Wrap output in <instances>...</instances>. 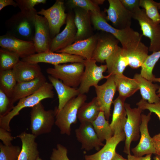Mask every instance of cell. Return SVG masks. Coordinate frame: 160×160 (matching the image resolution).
Wrapping results in <instances>:
<instances>
[{"label":"cell","instance_id":"obj_1","mask_svg":"<svg viewBox=\"0 0 160 160\" xmlns=\"http://www.w3.org/2000/svg\"><path fill=\"white\" fill-rule=\"evenodd\" d=\"M36 9L20 11L12 16L5 23L7 33L21 40L33 41L35 31Z\"/></svg>","mask_w":160,"mask_h":160},{"label":"cell","instance_id":"obj_2","mask_svg":"<svg viewBox=\"0 0 160 160\" xmlns=\"http://www.w3.org/2000/svg\"><path fill=\"white\" fill-rule=\"evenodd\" d=\"M53 89L52 84L47 81L35 92L20 99L9 113L4 116L0 117V128L10 132L9 124L11 120L18 115L19 112L24 108H31L44 99L53 98L54 93Z\"/></svg>","mask_w":160,"mask_h":160},{"label":"cell","instance_id":"obj_3","mask_svg":"<svg viewBox=\"0 0 160 160\" xmlns=\"http://www.w3.org/2000/svg\"><path fill=\"white\" fill-rule=\"evenodd\" d=\"M87 99L85 94H80L70 100L60 110L55 107V124L61 134L71 135V126L76 123L79 110Z\"/></svg>","mask_w":160,"mask_h":160},{"label":"cell","instance_id":"obj_4","mask_svg":"<svg viewBox=\"0 0 160 160\" xmlns=\"http://www.w3.org/2000/svg\"><path fill=\"white\" fill-rule=\"evenodd\" d=\"M92 24L97 30L109 33L115 36L124 48L132 43L141 40L142 35L131 28L122 30L117 29L110 25L101 13L90 12Z\"/></svg>","mask_w":160,"mask_h":160},{"label":"cell","instance_id":"obj_5","mask_svg":"<svg viewBox=\"0 0 160 160\" xmlns=\"http://www.w3.org/2000/svg\"><path fill=\"white\" fill-rule=\"evenodd\" d=\"M84 70V63L78 62L54 65L53 68H47L46 72L65 84L77 88L80 84Z\"/></svg>","mask_w":160,"mask_h":160},{"label":"cell","instance_id":"obj_6","mask_svg":"<svg viewBox=\"0 0 160 160\" xmlns=\"http://www.w3.org/2000/svg\"><path fill=\"white\" fill-rule=\"evenodd\" d=\"M30 128L36 137L50 132L55 122L54 110H46L41 102L31 108Z\"/></svg>","mask_w":160,"mask_h":160},{"label":"cell","instance_id":"obj_7","mask_svg":"<svg viewBox=\"0 0 160 160\" xmlns=\"http://www.w3.org/2000/svg\"><path fill=\"white\" fill-rule=\"evenodd\" d=\"M132 18L137 20L140 26L142 35L150 40L149 51L153 52L160 50V24L155 23L148 17L145 10L140 7L132 12Z\"/></svg>","mask_w":160,"mask_h":160},{"label":"cell","instance_id":"obj_8","mask_svg":"<svg viewBox=\"0 0 160 160\" xmlns=\"http://www.w3.org/2000/svg\"><path fill=\"white\" fill-rule=\"evenodd\" d=\"M127 114L124 131L126 138L123 152L126 154H131L130 148L132 141H135L139 138L140 126L141 123V114L143 111L140 108H132L130 105L125 103Z\"/></svg>","mask_w":160,"mask_h":160},{"label":"cell","instance_id":"obj_9","mask_svg":"<svg viewBox=\"0 0 160 160\" xmlns=\"http://www.w3.org/2000/svg\"><path fill=\"white\" fill-rule=\"evenodd\" d=\"M96 63L92 59L85 60L84 62V70L78 88L80 94L88 93L91 87L98 85L100 81L109 77V75L105 76L103 74L107 70L106 65L98 66Z\"/></svg>","mask_w":160,"mask_h":160},{"label":"cell","instance_id":"obj_10","mask_svg":"<svg viewBox=\"0 0 160 160\" xmlns=\"http://www.w3.org/2000/svg\"><path fill=\"white\" fill-rule=\"evenodd\" d=\"M63 0H57L50 8L41 9L37 12L38 15H43L49 24L51 37L52 39L59 33L62 26L66 23L67 14Z\"/></svg>","mask_w":160,"mask_h":160},{"label":"cell","instance_id":"obj_11","mask_svg":"<svg viewBox=\"0 0 160 160\" xmlns=\"http://www.w3.org/2000/svg\"><path fill=\"white\" fill-rule=\"evenodd\" d=\"M109 7L105 9L106 20L111 21L113 26L118 29L131 28L132 13L126 9L120 0H108Z\"/></svg>","mask_w":160,"mask_h":160},{"label":"cell","instance_id":"obj_12","mask_svg":"<svg viewBox=\"0 0 160 160\" xmlns=\"http://www.w3.org/2000/svg\"><path fill=\"white\" fill-rule=\"evenodd\" d=\"M85 60L83 57L76 55L49 51L36 53L26 58L22 59L21 60L32 63H48L54 66L68 63H84Z\"/></svg>","mask_w":160,"mask_h":160},{"label":"cell","instance_id":"obj_13","mask_svg":"<svg viewBox=\"0 0 160 160\" xmlns=\"http://www.w3.org/2000/svg\"><path fill=\"white\" fill-rule=\"evenodd\" d=\"M109 75V77L104 84L94 87L96 97L100 111L103 112L107 120H108L111 116V106L116 90L113 76Z\"/></svg>","mask_w":160,"mask_h":160},{"label":"cell","instance_id":"obj_14","mask_svg":"<svg viewBox=\"0 0 160 160\" xmlns=\"http://www.w3.org/2000/svg\"><path fill=\"white\" fill-rule=\"evenodd\" d=\"M35 31L33 42L37 53L50 51L52 41L48 22L42 16L35 17Z\"/></svg>","mask_w":160,"mask_h":160},{"label":"cell","instance_id":"obj_15","mask_svg":"<svg viewBox=\"0 0 160 160\" xmlns=\"http://www.w3.org/2000/svg\"><path fill=\"white\" fill-rule=\"evenodd\" d=\"M0 46L16 53L22 59L36 52L33 41L21 40L7 33L0 36Z\"/></svg>","mask_w":160,"mask_h":160},{"label":"cell","instance_id":"obj_16","mask_svg":"<svg viewBox=\"0 0 160 160\" xmlns=\"http://www.w3.org/2000/svg\"><path fill=\"white\" fill-rule=\"evenodd\" d=\"M76 33L74 16L69 13L64 29L52 39L50 51L56 52L73 44L75 41Z\"/></svg>","mask_w":160,"mask_h":160},{"label":"cell","instance_id":"obj_17","mask_svg":"<svg viewBox=\"0 0 160 160\" xmlns=\"http://www.w3.org/2000/svg\"><path fill=\"white\" fill-rule=\"evenodd\" d=\"M75 132L77 140L81 144V149L89 151L95 148L98 151L101 146L104 145L98 138L91 122L80 123Z\"/></svg>","mask_w":160,"mask_h":160},{"label":"cell","instance_id":"obj_18","mask_svg":"<svg viewBox=\"0 0 160 160\" xmlns=\"http://www.w3.org/2000/svg\"><path fill=\"white\" fill-rule=\"evenodd\" d=\"M151 114L150 112L147 115L141 114L140 140L137 145L131 149L135 156H143L145 155L156 154L153 138L150 136L148 129V124L151 119Z\"/></svg>","mask_w":160,"mask_h":160},{"label":"cell","instance_id":"obj_19","mask_svg":"<svg viewBox=\"0 0 160 160\" xmlns=\"http://www.w3.org/2000/svg\"><path fill=\"white\" fill-rule=\"evenodd\" d=\"M99 34L97 43L92 59L101 63L105 61L119 46V41L113 35L103 32Z\"/></svg>","mask_w":160,"mask_h":160},{"label":"cell","instance_id":"obj_20","mask_svg":"<svg viewBox=\"0 0 160 160\" xmlns=\"http://www.w3.org/2000/svg\"><path fill=\"white\" fill-rule=\"evenodd\" d=\"M98 37L99 34L93 35L86 39L76 41L69 46L55 52L76 55L83 57L85 60L92 59Z\"/></svg>","mask_w":160,"mask_h":160},{"label":"cell","instance_id":"obj_21","mask_svg":"<svg viewBox=\"0 0 160 160\" xmlns=\"http://www.w3.org/2000/svg\"><path fill=\"white\" fill-rule=\"evenodd\" d=\"M122 49L128 65L133 69L141 67L148 55V48L141 40L132 43Z\"/></svg>","mask_w":160,"mask_h":160},{"label":"cell","instance_id":"obj_22","mask_svg":"<svg viewBox=\"0 0 160 160\" xmlns=\"http://www.w3.org/2000/svg\"><path fill=\"white\" fill-rule=\"evenodd\" d=\"M73 9L74 22L77 29L75 41L86 39L92 36L90 12L78 7Z\"/></svg>","mask_w":160,"mask_h":160},{"label":"cell","instance_id":"obj_23","mask_svg":"<svg viewBox=\"0 0 160 160\" xmlns=\"http://www.w3.org/2000/svg\"><path fill=\"white\" fill-rule=\"evenodd\" d=\"M46 82L45 77L42 74L33 80L17 82L11 98L12 103L14 104L20 99L33 94L41 88Z\"/></svg>","mask_w":160,"mask_h":160},{"label":"cell","instance_id":"obj_24","mask_svg":"<svg viewBox=\"0 0 160 160\" xmlns=\"http://www.w3.org/2000/svg\"><path fill=\"white\" fill-rule=\"evenodd\" d=\"M124 131L114 135L111 138L106 141L103 147L96 153L86 155L85 160H111L116 152V148L119 143L125 140Z\"/></svg>","mask_w":160,"mask_h":160},{"label":"cell","instance_id":"obj_25","mask_svg":"<svg viewBox=\"0 0 160 160\" xmlns=\"http://www.w3.org/2000/svg\"><path fill=\"white\" fill-rule=\"evenodd\" d=\"M17 82L33 80L43 74L38 63L20 60L12 69Z\"/></svg>","mask_w":160,"mask_h":160},{"label":"cell","instance_id":"obj_26","mask_svg":"<svg viewBox=\"0 0 160 160\" xmlns=\"http://www.w3.org/2000/svg\"><path fill=\"white\" fill-rule=\"evenodd\" d=\"M126 98L119 96L113 102L114 108L110 126L114 135L124 131L127 120V114L125 108Z\"/></svg>","mask_w":160,"mask_h":160},{"label":"cell","instance_id":"obj_27","mask_svg":"<svg viewBox=\"0 0 160 160\" xmlns=\"http://www.w3.org/2000/svg\"><path fill=\"white\" fill-rule=\"evenodd\" d=\"M48 78L57 93L59 103L57 108L59 110H61L70 100L80 94L78 88L68 86L61 81L50 75L48 76Z\"/></svg>","mask_w":160,"mask_h":160},{"label":"cell","instance_id":"obj_28","mask_svg":"<svg viewBox=\"0 0 160 160\" xmlns=\"http://www.w3.org/2000/svg\"><path fill=\"white\" fill-rule=\"evenodd\" d=\"M16 137L20 138L22 146L18 160H36L39 157L36 137L32 134L22 132Z\"/></svg>","mask_w":160,"mask_h":160},{"label":"cell","instance_id":"obj_29","mask_svg":"<svg viewBox=\"0 0 160 160\" xmlns=\"http://www.w3.org/2000/svg\"><path fill=\"white\" fill-rule=\"evenodd\" d=\"M133 79L136 81L142 99L150 103H154L160 101V98L156 93L159 86L142 76L140 74L136 73Z\"/></svg>","mask_w":160,"mask_h":160},{"label":"cell","instance_id":"obj_30","mask_svg":"<svg viewBox=\"0 0 160 160\" xmlns=\"http://www.w3.org/2000/svg\"><path fill=\"white\" fill-rule=\"evenodd\" d=\"M105 61L108 74L113 76L123 74L124 70L128 65L122 48L119 46Z\"/></svg>","mask_w":160,"mask_h":160},{"label":"cell","instance_id":"obj_31","mask_svg":"<svg viewBox=\"0 0 160 160\" xmlns=\"http://www.w3.org/2000/svg\"><path fill=\"white\" fill-rule=\"evenodd\" d=\"M114 81L119 96L127 98L136 92L139 88L136 80L124 74L113 76Z\"/></svg>","mask_w":160,"mask_h":160},{"label":"cell","instance_id":"obj_32","mask_svg":"<svg viewBox=\"0 0 160 160\" xmlns=\"http://www.w3.org/2000/svg\"><path fill=\"white\" fill-rule=\"evenodd\" d=\"M100 109L96 97L88 103L85 102L80 108L78 113V119L80 123L92 122L98 116Z\"/></svg>","mask_w":160,"mask_h":160},{"label":"cell","instance_id":"obj_33","mask_svg":"<svg viewBox=\"0 0 160 160\" xmlns=\"http://www.w3.org/2000/svg\"><path fill=\"white\" fill-rule=\"evenodd\" d=\"M91 123L102 142L109 140L114 135L110 124L106 119L103 111H100L96 119Z\"/></svg>","mask_w":160,"mask_h":160},{"label":"cell","instance_id":"obj_34","mask_svg":"<svg viewBox=\"0 0 160 160\" xmlns=\"http://www.w3.org/2000/svg\"><path fill=\"white\" fill-rule=\"evenodd\" d=\"M17 83L12 69L0 71V89L11 99Z\"/></svg>","mask_w":160,"mask_h":160},{"label":"cell","instance_id":"obj_35","mask_svg":"<svg viewBox=\"0 0 160 160\" xmlns=\"http://www.w3.org/2000/svg\"><path fill=\"white\" fill-rule=\"evenodd\" d=\"M160 58V50L148 55L141 67V76L149 81H153L155 77L153 74V71Z\"/></svg>","mask_w":160,"mask_h":160},{"label":"cell","instance_id":"obj_36","mask_svg":"<svg viewBox=\"0 0 160 160\" xmlns=\"http://www.w3.org/2000/svg\"><path fill=\"white\" fill-rule=\"evenodd\" d=\"M16 53L7 49L0 48V71L12 69L20 60Z\"/></svg>","mask_w":160,"mask_h":160},{"label":"cell","instance_id":"obj_37","mask_svg":"<svg viewBox=\"0 0 160 160\" xmlns=\"http://www.w3.org/2000/svg\"><path fill=\"white\" fill-rule=\"evenodd\" d=\"M159 4L153 0H140V7L143 8L148 17L157 24L160 23V14L158 8Z\"/></svg>","mask_w":160,"mask_h":160},{"label":"cell","instance_id":"obj_38","mask_svg":"<svg viewBox=\"0 0 160 160\" xmlns=\"http://www.w3.org/2000/svg\"><path fill=\"white\" fill-rule=\"evenodd\" d=\"M21 148L17 145H6L0 143V160H18Z\"/></svg>","mask_w":160,"mask_h":160},{"label":"cell","instance_id":"obj_39","mask_svg":"<svg viewBox=\"0 0 160 160\" xmlns=\"http://www.w3.org/2000/svg\"><path fill=\"white\" fill-rule=\"evenodd\" d=\"M66 4L70 9L78 7L90 12H101L99 6L93 0H68Z\"/></svg>","mask_w":160,"mask_h":160},{"label":"cell","instance_id":"obj_40","mask_svg":"<svg viewBox=\"0 0 160 160\" xmlns=\"http://www.w3.org/2000/svg\"><path fill=\"white\" fill-rule=\"evenodd\" d=\"M14 107L11 99L0 89V117L7 115Z\"/></svg>","mask_w":160,"mask_h":160},{"label":"cell","instance_id":"obj_41","mask_svg":"<svg viewBox=\"0 0 160 160\" xmlns=\"http://www.w3.org/2000/svg\"><path fill=\"white\" fill-rule=\"evenodd\" d=\"M17 7L20 11H29L36 9L35 5L40 4H45L46 0H16Z\"/></svg>","mask_w":160,"mask_h":160},{"label":"cell","instance_id":"obj_42","mask_svg":"<svg viewBox=\"0 0 160 160\" xmlns=\"http://www.w3.org/2000/svg\"><path fill=\"white\" fill-rule=\"evenodd\" d=\"M68 150L61 144H57L56 148L52 149L50 160H70L67 156Z\"/></svg>","mask_w":160,"mask_h":160},{"label":"cell","instance_id":"obj_43","mask_svg":"<svg viewBox=\"0 0 160 160\" xmlns=\"http://www.w3.org/2000/svg\"><path fill=\"white\" fill-rule=\"evenodd\" d=\"M138 107L142 110H148L150 112L154 113L160 120V101L157 103H150L146 100L141 99L136 104Z\"/></svg>","mask_w":160,"mask_h":160},{"label":"cell","instance_id":"obj_44","mask_svg":"<svg viewBox=\"0 0 160 160\" xmlns=\"http://www.w3.org/2000/svg\"><path fill=\"white\" fill-rule=\"evenodd\" d=\"M15 137H12L11 133L7 130L0 128V139L6 145H12L11 141Z\"/></svg>","mask_w":160,"mask_h":160},{"label":"cell","instance_id":"obj_45","mask_svg":"<svg viewBox=\"0 0 160 160\" xmlns=\"http://www.w3.org/2000/svg\"><path fill=\"white\" fill-rule=\"evenodd\" d=\"M124 7L132 12L139 6L140 0H120Z\"/></svg>","mask_w":160,"mask_h":160},{"label":"cell","instance_id":"obj_46","mask_svg":"<svg viewBox=\"0 0 160 160\" xmlns=\"http://www.w3.org/2000/svg\"><path fill=\"white\" fill-rule=\"evenodd\" d=\"M152 138L156 150L155 155H160V133L154 135Z\"/></svg>","mask_w":160,"mask_h":160},{"label":"cell","instance_id":"obj_47","mask_svg":"<svg viewBox=\"0 0 160 160\" xmlns=\"http://www.w3.org/2000/svg\"><path fill=\"white\" fill-rule=\"evenodd\" d=\"M8 6H12L14 7H17L16 1L13 0H0V10Z\"/></svg>","mask_w":160,"mask_h":160},{"label":"cell","instance_id":"obj_48","mask_svg":"<svg viewBox=\"0 0 160 160\" xmlns=\"http://www.w3.org/2000/svg\"><path fill=\"white\" fill-rule=\"evenodd\" d=\"M151 154L146 155L145 156H138L130 154L127 155V160H151Z\"/></svg>","mask_w":160,"mask_h":160},{"label":"cell","instance_id":"obj_49","mask_svg":"<svg viewBox=\"0 0 160 160\" xmlns=\"http://www.w3.org/2000/svg\"><path fill=\"white\" fill-rule=\"evenodd\" d=\"M111 160H127V159L124 158L121 155L116 152Z\"/></svg>","mask_w":160,"mask_h":160},{"label":"cell","instance_id":"obj_50","mask_svg":"<svg viewBox=\"0 0 160 160\" xmlns=\"http://www.w3.org/2000/svg\"><path fill=\"white\" fill-rule=\"evenodd\" d=\"M154 82H157L159 83L160 84V78H155L153 80ZM158 93L157 95L160 98V85L158 91L157 92Z\"/></svg>","mask_w":160,"mask_h":160},{"label":"cell","instance_id":"obj_51","mask_svg":"<svg viewBox=\"0 0 160 160\" xmlns=\"http://www.w3.org/2000/svg\"><path fill=\"white\" fill-rule=\"evenodd\" d=\"M93 1L95 4L98 6L103 4L105 1L104 0H93Z\"/></svg>","mask_w":160,"mask_h":160},{"label":"cell","instance_id":"obj_52","mask_svg":"<svg viewBox=\"0 0 160 160\" xmlns=\"http://www.w3.org/2000/svg\"><path fill=\"white\" fill-rule=\"evenodd\" d=\"M153 159V160H160V155H155Z\"/></svg>","mask_w":160,"mask_h":160},{"label":"cell","instance_id":"obj_53","mask_svg":"<svg viewBox=\"0 0 160 160\" xmlns=\"http://www.w3.org/2000/svg\"><path fill=\"white\" fill-rule=\"evenodd\" d=\"M158 9H160V2H159V4L158 7Z\"/></svg>","mask_w":160,"mask_h":160},{"label":"cell","instance_id":"obj_54","mask_svg":"<svg viewBox=\"0 0 160 160\" xmlns=\"http://www.w3.org/2000/svg\"><path fill=\"white\" fill-rule=\"evenodd\" d=\"M36 160H43L41 158H40L39 157L38 158V159Z\"/></svg>","mask_w":160,"mask_h":160}]
</instances>
